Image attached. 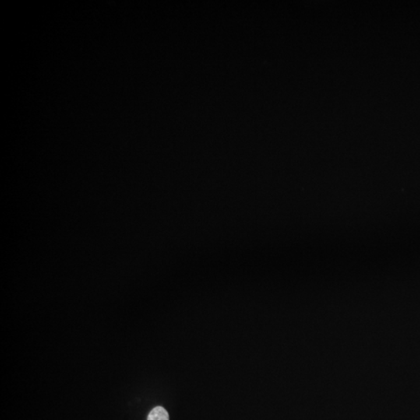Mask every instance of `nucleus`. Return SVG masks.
Here are the masks:
<instances>
[{
    "instance_id": "f257e3e1",
    "label": "nucleus",
    "mask_w": 420,
    "mask_h": 420,
    "mask_svg": "<svg viewBox=\"0 0 420 420\" xmlns=\"http://www.w3.org/2000/svg\"><path fill=\"white\" fill-rule=\"evenodd\" d=\"M147 420H169L168 413L161 406H157L150 412Z\"/></svg>"
}]
</instances>
